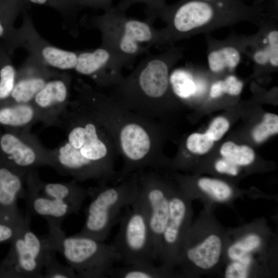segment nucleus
Segmentation results:
<instances>
[{"mask_svg":"<svg viewBox=\"0 0 278 278\" xmlns=\"http://www.w3.org/2000/svg\"><path fill=\"white\" fill-rule=\"evenodd\" d=\"M25 183L46 197L68 204L76 213L80 210L84 200L88 197V189L75 182L49 183L42 181L37 169L26 174Z\"/></svg>","mask_w":278,"mask_h":278,"instance_id":"obj_16","label":"nucleus"},{"mask_svg":"<svg viewBox=\"0 0 278 278\" xmlns=\"http://www.w3.org/2000/svg\"><path fill=\"white\" fill-rule=\"evenodd\" d=\"M30 219L21 213L0 215V244L10 242Z\"/></svg>","mask_w":278,"mask_h":278,"instance_id":"obj_29","label":"nucleus"},{"mask_svg":"<svg viewBox=\"0 0 278 278\" xmlns=\"http://www.w3.org/2000/svg\"><path fill=\"white\" fill-rule=\"evenodd\" d=\"M264 237L257 231H249L240 235L225 248V255L230 261L252 254L262 247Z\"/></svg>","mask_w":278,"mask_h":278,"instance_id":"obj_22","label":"nucleus"},{"mask_svg":"<svg viewBox=\"0 0 278 278\" xmlns=\"http://www.w3.org/2000/svg\"><path fill=\"white\" fill-rule=\"evenodd\" d=\"M26 0H0V14L13 25L16 18L26 10Z\"/></svg>","mask_w":278,"mask_h":278,"instance_id":"obj_35","label":"nucleus"},{"mask_svg":"<svg viewBox=\"0 0 278 278\" xmlns=\"http://www.w3.org/2000/svg\"><path fill=\"white\" fill-rule=\"evenodd\" d=\"M252 254L247 255L236 260H231L224 270L226 278H246L250 275L253 258Z\"/></svg>","mask_w":278,"mask_h":278,"instance_id":"obj_32","label":"nucleus"},{"mask_svg":"<svg viewBox=\"0 0 278 278\" xmlns=\"http://www.w3.org/2000/svg\"><path fill=\"white\" fill-rule=\"evenodd\" d=\"M57 126L66 138L50 149V167L79 181L93 179L103 183L115 177L109 128L91 104L76 95Z\"/></svg>","mask_w":278,"mask_h":278,"instance_id":"obj_1","label":"nucleus"},{"mask_svg":"<svg viewBox=\"0 0 278 278\" xmlns=\"http://www.w3.org/2000/svg\"><path fill=\"white\" fill-rule=\"evenodd\" d=\"M169 84L173 93L178 97L187 99L197 92V85L188 70L179 68L169 75Z\"/></svg>","mask_w":278,"mask_h":278,"instance_id":"obj_25","label":"nucleus"},{"mask_svg":"<svg viewBox=\"0 0 278 278\" xmlns=\"http://www.w3.org/2000/svg\"><path fill=\"white\" fill-rule=\"evenodd\" d=\"M214 141L205 133H194L186 141V147L192 152L202 154L207 152L212 147Z\"/></svg>","mask_w":278,"mask_h":278,"instance_id":"obj_36","label":"nucleus"},{"mask_svg":"<svg viewBox=\"0 0 278 278\" xmlns=\"http://www.w3.org/2000/svg\"><path fill=\"white\" fill-rule=\"evenodd\" d=\"M126 66L121 58L100 45L93 50L77 51L74 70L90 77L98 85L106 86L118 84L124 77L121 70Z\"/></svg>","mask_w":278,"mask_h":278,"instance_id":"obj_13","label":"nucleus"},{"mask_svg":"<svg viewBox=\"0 0 278 278\" xmlns=\"http://www.w3.org/2000/svg\"><path fill=\"white\" fill-rule=\"evenodd\" d=\"M37 111L31 103L7 102L0 106V125L11 129L30 130L39 122Z\"/></svg>","mask_w":278,"mask_h":278,"instance_id":"obj_19","label":"nucleus"},{"mask_svg":"<svg viewBox=\"0 0 278 278\" xmlns=\"http://www.w3.org/2000/svg\"><path fill=\"white\" fill-rule=\"evenodd\" d=\"M24 197L27 215L42 217L47 222L48 228L61 227L64 219L68 215L76 214L68 204L55 199L46 197L26 183Z\"/></svg>","mask_w":278,"mask_h":278,"instance_id":"obj_17","label":"nucleus"},{"mask_svg":"<svg viewBox=\"0 0 278 278\" xmlns=\"http://www.w3.org/2000/svg\"><path fill=\"white\" fill-rule=\"evenodd\" d=\"M278 132V116L272 113L265 114L263 121L255 127L252 132L254 141L260 143Z\"/></svg>","mask_w":278,"mask_h":278,"instance_id":"obj_33","label":"nucleus"},{"mask_svg":"<svg viewBox=\"0 0 278 278\" xmlns=\"http://www.w3.org/2000/svg\"><path fill=\"white\" fill-rule=\"evenodd\" d=\"M0 39H4L7 44L9 55L21 47L19 29H16L4 16L0 14Z\"/></svg>","mask_w":278,"mask_h":278,"instance_id":"obj_34","label":"nucleus"},{"mask_svg":"<svg viewBox=\"0 0 278 278\" xmlns=\"http://www.w3.org/2000/svg\"><path fill=\"white\" fill-rule=\"evenodd\" d=\"M58 72L29 55L17 71L15 85L6 103H31L37 94Z\"/></svg>","mask_w":278,"mask_h":278,"instance_id":"obj_15","label":"nucleus"},{"mask_svg":"<svg viewBox=\"0 0 278 278\" xmlns=\"http://www.w3.org/2000/svg\"><path fill=\"white\" fill-rule=\"evenodd\" d=\"M0 162L27 173L50 166V149L30 130L12 129L0 135Z\"/></svg>","mask_w":278,"mask_h":278,"instance_id":"obj_8","label":"nucleus"},{"mask_svg":"<svg viewBox=\"0 0 278 278\" xmlns=\"http://www.w3.org/2000/svg\"><path fill=\"white\" fill-rule=\"evenodd\" d=\"M28 3L49 6L57 11L63 18L64 25L70 33H79V11L82 8L80 0H26Z\"/></svg>","mask_w":278,"mask_h":278,"instance_id":"obj_21","label":"nucleus"},{"mask_svg":"<svg viewBox=\"0 0 278 278\" xmlns=\"http://www.w3.org/2000/svg\"><path fill=\"white\" fill-rule=\"evenodd\" d=\"M139 192L137 176L116 185H107L103 183L88 188L90 201L84 224L78 234L105 241L113 225L120 220L123 210L135 202Z\"/></svg>","mask_w":278,"mask_h":278,"instance_id":"obj_4","label":"nucleus"},{"mask_svg":"<svg viewBox=\"0 0 278 278\" xmlns=\"http://www.w3.org/2000/svg\"><path fill=\"white\" fill-rule=\"evenodd\" d=\"M9 54L0 48V106L9 99L17 76V71L11 62Z\"/></svg>","mask_w":278,"mask_h":278,"instance_id":"obj_24","label":"nucleus"},{"mask_svg":"<svg viewBox=\"0 0 278 278\" xmlns=\"http://www.w3.org/2000/svg\"><path fill=\"white\" fill-rule=\"evenodd\" d=\"M48 241L44 263L43 277L46 278H74L78 277L75 270L70 266L59 262L56 256V251Z\"/></svg>","mask_w":278,"mask_h":278,"instance_id":"obj_26","label":"nucleus"},{"mask_svg":"<svg viewBox=\"0 0 278 278\" xmlns=\"http://www.w3.org/2000/svg\"><path fill=\"white\" fill-rule=\"evenodd\" d=\"M270 56V51L267 44L265 47L255 51L253 55V59L256 64L264 65L269 63Z\"/></svg>","mask_w":278,"mask_h":278,"instance_id":"obj_41","label":"nucleus"},{"mask_svg":"<svg viewBox=\"0 0 278 278\" xmlns=\"http://www.w3.org/2000/svg\"><path fill=\"white\" fill-rule=\"evenodd\" d=\"M71 84V75L58 71L37 94L31 103L39 122L46 126H57L70 101Z\"/></svg>","mask_w":278,"mask_h":278,"instance_id":"obj_14","label":"nucleus"},{"mask_svg":"<svg viewBox=\"0 0 278 278\" xmlns=\"http://www.w3.org/2000/svg\"><path fill=\"white\" fill-rule=\"evenodd\" d=\"M182 56L179 47L147 54L132 72L117 84L116 93L126 103L152 104L168 93L170 70Z\"/></svg>","mask_w":278,"mask_h":278,"instance_id":"obj_3","label":"nucleus"},{"mask_svg":"<svg viewBox=\"0 0 278 278\" xmlns=\"http://www.w3.org/2000/svg\"><path fill=\"white\" fill-rule=\"evenodd\" d=\"M140 195L146 211L157 260H159L161 239L169 215L172 188L152 172L137 176Z\"/></svg>","mask_w":278,"mask_h":278,"instance_id":"obj_11","label":"nucleus"},{"mask_svg":"<svg viewBox=\"0 0 278 278\" xmlns=\"http://www.w3.org/2000/svg\"><path fill=\"white\" fill-rule=\"evenodd\" d=\"M266 42L270 51L269 64L274 67L278 66V31L274 29L268 32Z\"/></svg>","mask_w":278,"mask_h":278,"instance_id":"obj_38","label":"nucleus"},{"mask_svg":"<svg viewBox=\"0 0 278 278\" xmlns=\"http://www.w3.org/2000/svg\"><path fill=\"white\" fill-rule=\"evenodd\" d=\"M224 251V237L218 231H206L197 238L189 229L176 266H179L184 275L193 274L197 270L210 271L218 265Z\"/></svg>","mask_w":278,"mask_h":278,"instance_id":"obj_9","label":"nucleus"},{"mask_svg":"<svg viewBox=\"0 0 278 278\" xmlns=\"http://www.w3.org/2000/svg\"><path fill=\"white\" fill-rule=\"evenodd\" d=\"M26 174L0 162V215L20 213L18 200L25 197Z\"/></svg>","mask_w":278,"mask_h":278,"instance_id":"obj_18","label":"nucleus"},{"mask_svg":"<svg viewBox=\"0 0 278 278\" xmlns=\"http://www.w3.org/2000/svg\"><path fill=\"white\" fill-rule=\"evenodd\" d=\"M214 167L217 172L221 173L235 176L239 172L238 166L223 158L217 161Z\"/></svg>","mask_w":278,"mask_h":278,"instance_id":"obj_39","label":"nucleus"},{"mask_svg":"<svg viewBox=\"0 0 278 278\" xmlns=\"http://www.w3.org/2000/svg\"><path fill=\"white\" fill-rule=\"evenodd\" d=\"M197 185L200 189L213 200L225 202L233 195L232 188L225 182L210 178H201Z\"/></svg>","mask_w":278,"mask_h":278,"instance_id":"obj_28","label":"nucleus"},{"mask_svg":"<svg viewBox=\"0 0 278 278\" xmlns=\"http://www.w3.org/2000/svg\"><path fill=\"white\" fill-rule=\"evenodd\" d=\"M242 88V82L235 76L230 75L223 80L215 82L211 87L210 96L213 98L220 97L224 94L236 96L240 93Z\"/></svg>","mask_w":278,"mask_h":278,"instance_id":"obj_31","label":"nucleus"},{"mask_svg":"<svg viewBox=\"0 0 278 278\" xmlns=\"http://www.w3.org/2000/svg\"><path fill=\"white\" fill-rule=\"evenodd\" d=\"M229 128V121L224 117H218L210 124L205 133L214 142L219 140Z\"/></svg>","mask_w":278,"mask_h":278,"instance_id":"obj_37","label":"nucleus"},{"mask_svg":"<svg viewBox=\"0 0 278 278\" xmlns=\"http://www.w3.org/2000/svg\"><path fill=\"white\" fill-rule=\"evenodd\" d=\"M125 265L154 264L157 261L145 207L139 195L120 219L118 231L112 244Z\"/></svg>","mask_w":278,"mask_h":278,"instance_id":"obj_6","label":"nucleus"},{"mask_svg":"<svg viewBox=\"0 0 278 278\" xmlns=\"http://www.w3.org/2000/svg\"><path fill=\"white\" fill-rule=\"evenodd\" d=\"M56 252L60 253L78 277H108L120 256L112 244L78 233L66 236L62 227L49 229L46 235Z\"/></svg>","mask_w":278,"mask_h":278,"instance_id":"obj_5","label":"nucleus"},{"mask_svg":"<svg viewBox=\"0 0 278 278\" xmlns=\"http://www.w3.org/2000/svg\"><path fill=\"white\" fill-rule=\"evenodd\" d=\"M136 4L145 5L146 19L153 23L157 17H162L165 9L164 0H118L114 7L117 10L126 13L130 7Z\"/></svg>","mask_w":278,"mask_h":278,"instance_id":"obj_30","label":"nucleus"},{"mask_svg":"<svg viewBox=\"0 0 278 278\" xmlns=\"http://www.w3.org/2000/svg\"><path fill=\"white\" fill-rule=\"evenodd\" d=\"M172 268L154 264L140 263L113 267L108 277L117 278H157L178 276Z\"/></svg>","mask_w":278,"mask_h":278,"instance_id":"obj_20","label":"nucleus"},{"mask_svg":"<svg viewBox=\"0 0 278 278\" xmlns=\"http://www.w3.org/2000/svg\"><path fill=\"white\" fill-rule=\"evenodd\" d=\"M113 0H80L82 8L99 9L103 11L113 7Z\"/></svg>","mask_w":278,"mask_h":278,"instance_id":"obj_40","label":"nucleus"},{"mask_svg":"<svg viewBox=\"0 0 278 278\" xmlns=\"http://www.w3.org/2000/svg\"><path fill=\"white\" fill-rule=\"evenodd\" d=\"M30 219L10 242L9 250L0 263V278H41L48 241L30 229Z\"/></svg>","mask_w":278,"mask_h":278,"instance_id":"obj_7","label":"nucleus"},{"mask_svg":"<svg viewBox=\"0 0 278 278\" xmlns=\"http://www.w3.org/2000/svg\"><path fill=\"white\" fill-rule=\"evenodd\" d=\"M203 1H212V0H203Z\"/></svg>","mask_w":278,"mask_h":278,"instance_id":"obj_42","label":"nucleus"},{"mask_svg":"<svg viewBox=\"0 0 278 278\" xmlns=\"http://www.w3.org/2000/svg\"><path fill=\"white\" fill-rule=\"evenodd\" d=\"M190 198L182 190L172 189L169 215L162 235L159 260L169 268L177 265L184 239L190 228Z\"/></svg>","mask_w":278,"mask_h":278,"instance_id":"obj_10","label":"nucleus"},{"mask_svg":"<svg viewBox=\"0 0 278 278\" xmlns=\"http://www.w3.org/2000/svg\"><path fill=\"white\" fill-rule=\"evenodd\" d=\"M23 22L19 28L21 47L25 48L45 65L56 70H74L77 51H71L56 47L44 39L36 29L30 16L24 11Z\"/></svg>","mask_w":278,"mask_h":278,"instance_id":"obj_12","label":"nucleus"},{"mask_svg":"<svg viewBox=\"0 0 278 278\" xmlns=\"http://www.w3.org/2000/svg\"><path fill=\"white\" fill-rule=\"evenodd\" d=\"M79 22L84 27L98 30L101 45L121 58L128 66L138 56L149 53L153 45L162 44L161 29L155 28L153 22L129 17L114 6L100 15L85 16Z\"/></svg>","mask_w":278,"mask_h":278,"instance_id":"obj_2","label":"nucleus"},{"mask_svg":"<svg viewBox=\"0 0 278 278\" xmlns=\"http://www.w3.org/2000/svg\"><path fill=\"white\" fill-rule=\"evenodd\" d=\"M240 58V51L236 47L224 46L209 53L208 67L214 73H219L225 69L231 70L239 64Z\"/></svg>","mask_w":278,"mask_h":278,"instance_id":"obj_23","label":"nucleus"},{"mask_svg":"<svg viewBox=\"0 0 278 278\" xmlns=\"http://www.w3.org/2000/svg\"><path fill=\"white\" fill-rule=\"evenodd\" d=\"M220 153L223 159L238 166L249 165L255 159L254 152L249 147L237 145L232 142L222 145Z\"/></svg>","mask_w":278,"mask_h":278,"instance_id":"obj_27","label":"nucleus"}]
</instances>
